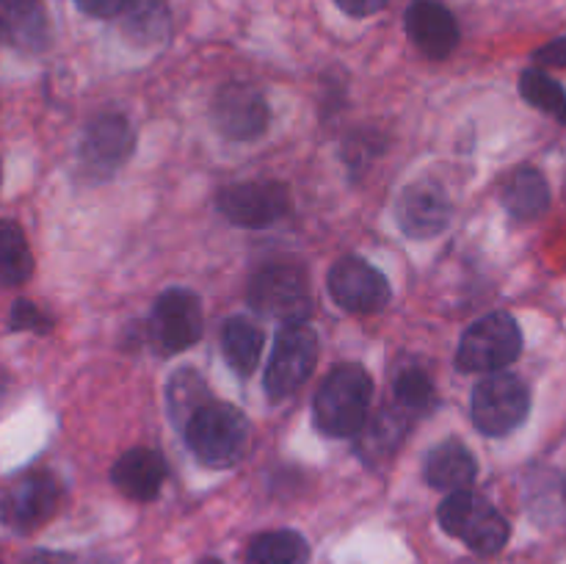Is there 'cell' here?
Returning a JSON list of instances; mask_svg holds the SVG:
<instances>
[{
    "label": "cell",
    "instance_id": "d6986e66",
    "mask_svg": "<svg viewBox=\"0 0 566 564\" xmlns=\"http://www.w3.org/2000/svg\"><path fill=\"white\" fill-rule=\"evenodd\" d=\"M503 208L520 221L539 219L551 208V186H547L545 175L534 166H523V169L512 171L506 182H503Z\"/></svg>",
    "mask_w": 566,
    "mask_h": 564
},
{
    "label": "cell",
    "instance_id": "ffe728a7",
    "mask_svg": "<svg viewBox=\"0 0 566 564\" xmlns=\"http://www.w3.org/2000/svg\"><path fill=\"white\" fill-rule=\"evenodd\" d=\"M263 330L249 318H227L221 326V352L238 376H252L263 357Z\"/></svg>",
    "mask_w": 566,
    "mask_h": 564
},
{
    "label": "cell",
    "instance_id": "7a4b0ae2",
    "mask_svg": "<svg viewBox=\"0 0 566 564\" xmlns=\"http://www.w3.org/2000/svg\"><path fill=\"white\" fill-rule=\"evenodd\" d=\"M188 448L208 468H232L247 453L249 420L232 404L210 401L186 426Z\"/></svg>",
    "mask_w": 566,
    "mask_h": 564
},
{
    "label": "cell",
    "instance_id": "4fadbf2b",
    "mask_svg": "<svg viewBox=\"0 0 566 564\" xmlns=\"http://www.w3.org/2000/svg\"><path fill=\"white\" fill-rule=\"evenodd\" d=\"M453 202L448 197L446 188L434 180H418L409 182L401 191L396 202V221L403 230V236L418 238H434L451 224Z\"/></svg>",
    "mask_w": 566,
    "mask_h": 564
},
{
    "label": "cell",
    "instance_id": "ac0fdd59",
    "mask_svg": "<svg viewBox=\"0 0 566 564\" xmlns=\"http://www.w3.org/2000/svg\"><path fill=\"white\" fill-rule=\"evenodd\" d=\"M409 426H412V415L403 412L398 404L396 407H381L374 415V420H365L363 431H359L357 451L363 453L365 462H381V459L392 457L398 451Z\"/></svg>",
    "mask_w": 566,
    "mask_h": 564
},
{
    "label": "cell",
    "instance_id": "f1b7e54d",
    "mask_svg": "<svg viewBox=\"0 0 566 564\" xmlns=\"http://www.w3.org/2000/svg\"><path fill=\"white\" fill-rule=\"evenodd\" d=\"M75 3L77 9L86 11L88 17H99V20H105V17L122 14L130 0H75Z\"/></svg>",
    "mask_w": 566,
    "mask_h": 564
},
{
    "label": "cell",
    "instance_id": "7402d4cb",
    "mask_svg": "<svg viewBox=\"0 0 566 564\" xmlns=\"http://www.w3.org/2000/svg\"><path fill=\"white\" fill-rule=\"evenodd\" d=\"M6 31L9 39L22 50H39L48 48L50 42V20L48 11L39 0H14L9 6V20H6Z\"/></svg>",
    "mask_w": 566,
    "mask_h": 564
},
{
    "label": "cell",
    "instance_id": "d6a6232c",
    "mask_svg": "<svg viewBox=\"0 0 566 564\" xmlns=\"http://www.w3.org/2000/svg\"><path fill=\"white\" fill-rule=\"evenodd\" d=\"M199 564H221V562H219V558H202Z\"/></svg>",
    "mask_w": 566,
    "mask_h": 564
},
{
    "label": "cell",
    "instance_id": "7c38bea8",
    "mask_svg": "<svg viewBox=\"0 0 566 564\" xmlns=\"http://www.w3.org/2000/svg\"><path fill=\"white\" fill-rule=\"evenodd\" d=\"M221 136L232 142H252L269 127V103L252 83H227L216 92L210 108Z\"/></svg>",
    "mask_w": 566,
    "mask_h": 564
},
{
    "label": "cell",
    "instance_id": "8992f818",
    "mask_svg": "<svg viewBox=\"0 0 566 564\" xmlns=\"http://www.w3.org/2000/svg\"><path fill=\"white\" fill-rule=\"evenodd\" d=\"M531 409V393L520 376L497 370L486 374L473 390V420L479 431L503 437L517 429Z\"/></svg>",
    "mask_w": 566,
    "mask_h": 564
},
{
    "label": "cell",
    "instance_id": "8fae6325",
    "mask_svg": "<svg viewBox=\"0 0 566 564\" xmlns=\"http://www.w3.org/2000/svg\"><path fill=\"white\" fill-rule=\"evenodd\" d=\"M326 285L332 299L348 313H379L392 296L387 276L363 258L337 260L329 269Z\"/></svg>",
    "mask_w": 566,
    "mask_h": 564
},
{
    "label": "cell",
    "instance_id": "cb8c5ba5",
    "mask_svg": "<svg viewBox=\"0 0 566 564\" xmlns=\"http://www.w3.org/2000/svg\"><path fill=\"white\" fill-rule=\"evenodd\" d=\"M310 545L296 531H265L254 536L247 564H307Z\"/></svg>",
    "mask_w": 566,
    "mask_h": 564
},
{
    "label": "cell",
    "instance_id": "3957f363",
    "mask_svg": "<svg viewBox=\"0 0 566 564\" xmlns=\"http://www.w3.org/2000/svg\"><path fill=\"white\" fill-rule=\"evenodd\" d=\"M437 520L448 534L462 540L470 551L481 553V556H495L512 534L506 518L473 490L451 492L440 503Z\"/></svg>",
    "mask_w": 566,
    "mask_h": 564
},
{
    "label": "cell",
    "instance_id": "9c48e42d",
    "mask_svg": "<svg viewBox=\"0 0 566 564\" xmlns=\"http://www.w3.org/2000/svg\"><path fill=\"white\" fill-rule=\"evenodd\" d=\"M149 326H153V343L160 354L186 352L202 337V304L191 291H182V288L160 293Z\"/></svg>",
    "mask_w": 566,
    "mask_h": 564
},
{
    "label": "cell",
    "instance_id": "f546056e",
    "mask_svg": "<svg viewBox=\"0 0 566 564\" xmlns=\"http://www.w3.org/2000/svg\"><path fill=\"white\" fill-rule=\"evenodd\" d=\"M536 61H542L547 66H566V36L536 50Z\"/></svg>",
    "mask_w": 566,
    "mask_h": 564
},
{
    "label": "cell",
    "instance_id": "d590c367",
    "mask_svg": "<svg viewBox=\"0 0 566 564\" xmlns=\"http://www.w3.org/2000/svg\"><path fill=\"white\" fill-rule=\"evenodd\" d=\"M564 492H566V490H564Z\"/></svg>",
    "mask_w": 566,
    "mask_h": 564
},
{
    "label": "cell",
    "instance_id": "2e32d148",
    "mask_svg": "<svg viewBox=\"0 0 566 564\" xmlns=\"http://www.w3.org/2000/svg\"><path fill=\"white\" fill-rule=\"evenodd\" d=\"M111 479L122 495L133 501H153L166 481V462L153 448H133L116 459Z\"/></svg>",
    "mask_w": 566,
    "mask_h": 564
},
{
    "label": "cell",
    "instance_id": "1f68e13d",
    "mask_svg": "<svg viewBox=\"0 0 566 564\" xmlns=\"http://www.w3.org/2000/svg\"><path fill=\"white\" fill-rule=\"evenodd\" d=\"M28 564H75V562H72V556H66V553L44 551V553H36Z\"/></svg>",
    "mask_w": 566,
    "mask_h": 564
},
{
    "label": "cell",
    "instance_id": "e575fe53",
    "mask_svg": "<svg viewBox=\"0 0 566 564\" xmlns=\"http://www.w3.org/2000/svg\"><path fill=\"white\" fill-rule=\"evenodd\" d=\"M0 177H3V175H0Z\"/></svg>",
    "mask_w": 566,
    "mask_h": 564
},
{
    "label": "cell",
    "instance_id": "ba28073f",
    "mask_svg": "<svg viewBox=\"0 0 566 564\" xmlns=\"http://www.w3.org/2000/svg\"><path fill=\"white\" fill-rule=\"evenodd\" d=\"M216 208L232 224L260 230V227L280 221L291 210V194L282 182H235V186L221 188L219 197H216Z\"/></svg>",
    "mask_w": 566,
    "mask_h": 564
},
{
    "label": "cell",
    "instance_id": "30bf717a",
    "mask_svg": "<svg viewBox=\"0 0 566 564\" xmlns=\"http://www.w3.org/2000/svg\"><path fill=\"white\" fill-rule=\"evenodd\" d=\"M59 501L61 487L55 476L44 473V470H33V473H25L6 490L3 501H0V518L14 531L28 534V531H36L39 525L53 518Z\"/></svg>",
    "mask_w": 566,
    "mask_h": 564
},
{
    "label": "cell",
    "instance_id": "9a60e30c",
    "mask_svg": "<svg viewBox=\"0 0 566 564\" xmlns=\"http://www.w3.org/2000/svg\"><path fill=\"white\" fill-rule=\"evenodd\" d=\"M407 33L429 59H448L459 44L457 17L437 0H415L407 9Z\"/></svg>",
    "mask_w": 566,
    "mask_h": 564
},
{
    "label": "cell",
    "instance_id": "4316f807",
    "mask_svg": "<svg viewBox=\"0 0 566 564\" xmlns=\"http://www.w3.org/2000/svg\"><path fill=\"white\" fill-rule=\"evenodd\" d=\"M392 393H396V404L409 412L415 415H426L434 409L437 404V390H434V382L429 379V374H423L420 368H407L396 376L392 382Z\"/></svg>",
    "mask_w": 566,
    "mask_h": 564
},
{
    "label": "cell",
    "instance_id": "277c9868",
    "mask_svg": "<svg viewBox=\"0 0 566 564\" xmlns=\"http://www.w3.org/2000/svg\"><path fill=\"white\" fill-rule=\"evenodd\" d=\"M523 352V332L509 313H492L475 321L462 335L457 365L464 374H497Z\"/></svg>",
    "mask_w": 566,
    "mask_h": 564
},
{
    "label": "cell",
    "instance_id": "e0dca14e",
    "mask_svg": "<svg viewBox=\"0 0 566 564\" xmlns=\"http://www.w3.org/2000/svg\"><path fill=\"white\" fill-rule=\"evenodd\" d=\"M426 481H429L434 490L457 492L468 490L473 484L475 473H479V464H475L473 453L468 446H462L459 440H448L442 446L431 448V453L426 457Z\"/></svg>",
    "mask_w": 566,
    "mask_h": 564
},
{
    "label": "cell",
    "instance_id": "5bb4252c",
    "mask_svg": "<svg viewBox=\"0 0 566 564\" xmlns=\"http://www.w3.org/2000/svg\"><path fill=\"white\" fill-rule=\"evenodd\" d=\"M133 144H136V136H133V127L125 116L99 114L86 125L81 155L88 171L111 175L130 158Z\"/></svg>",
    "mask_w": 566,
    "mask_h": 564
},
{
    "label": "cell",
    "instance_id": "44dd1931",
    "mask_svg": "<svg viewBox=\"0 0 566 564\" xmlns=\"http://www.w3.org/2000/svg\"><path fill=\"white\" fill-rule=\"evenodd\" d=\"M166 401H169L171 424H177L186 431V426L191 424L193 415L202 412L210 404V387L197 368H180L169 379Z\"/></svg>",
    "mask_w": 566,
    "mask_h": 564
},
{
    "label": "cell",
    "instance_id": "484cf974",
    "mask_svg": "<svg viewBox=\"0 0 566 564\" xmlns=\"http://www.w3.org/2000/svg\"><path fill=\"white\" fill-rule=\"evenodd\" d=\"M520 94L525 97V103H531L542 114L553 116V119L566 125V92L562 83L553 81L547 72L525 70L520 75Z\"/></svg>",
    "mask_w": 566,
    "mask_h": 564
},
{
    "label": "cell",
    "instance_id": "603a6c76",
    "mask_svg": "<svg viewBox=\"0 0 566 564\" xmlns=\"http://www.w3.org/2000/svg\"><path fill=\"white\" fill-rule=\"evenodd\" d=\"M169 22L166 0H130L122 11V31L133 44H155L166 39Z\"/></svg>",
    "mask_w": 566,
    "mask_h": 564
},
{
    "label": "cell",
    "instance_id": "d4e9b609",
    "mask_svg": "<svg viewBox=\"0 0 566 564\" xmlns=\"http://www.w3.org/2000/svg\"><path fill=\"white\" fill-rule=\"evenodd\" d=\"M33 274L25 232L14 221H0V285H22Z\"/></svg>",
    "mask_w": 566,
    "mask_h": 564
},
{
    "label": "cell",
    "instance_id": "4dcf8cb0",
    "mask_svg": "<svg viewBox=\"0 0 566 564\" xmlns=\"http://www.w3.org/2000/svg\"><path fill=\"white\" fill-rule=\"evenodd\" d=\"M335 3L340 6V9L346 11V14L368 17V14H374V11L385 9V6L390 3V0H335Z\"/></svg>",
    "mask_w": 566,
    "mask_h": 564
},
{
    "label": "cell",
    "instance_id": "6da1fadb",
    "mask_svg": "<svg viewBox=\"0 0 566 564\" xmlns=\"http://www.w3.org/2000/svg\"><path fill=\"white\" fill-rule=\"evenodd\" d=\"M374 379L357 363H343L315 393V424L329 437H357L368 420Z\"/></svg>",
    "mask_w": 566,
    "mask_h": 564
},
{
    "label": "cell",
    "instance_id": "5b68a950",
    "mask_svg": "<svg viewBox=\"0 0 566 564\" xmlns=\"http://www.w3.org/2000/svg\"><path fill=\"white\" fill-rule=\"evenodd\" d=\"M318 363V335L310 324H285L276 335L269 368H265V393L274 401L293 396Z\"/></svg>",
    "mask_w": 566,
    "mask_h": 564
},
{
    "label": "cell",
    "instance_id": "52a82bcc",
    "mask_svg": "<svg viewBox=\"0 0 566 564\" xmlns=\"http://www.w3.org/2000/svg\"><path fill=\"white\" fill-rule=\"evenodd\" d=\"M249 304L254 313L282 324H298L310 315V282L298 265H265L249 285Z\"/></svg>",
    "mask_w": 566,
    "mask_h": 564
},
{
    "label": "cell",
    "instance_id": "83f0119b",
    "mask_svg": "<svg viewBox=\"0 0 566 564\" xmlns=\"http://www.w3.org/2000/svg\"><path fill=\"white\" fill-rule=\"evenodd\" d=\"M11 330H31V332H50V318L31 302H17L11 307L9 318Z\"/></svg>",
    "mask_w": 566,
    "mask_h": 564
},
{
    "label": "cell",
    "instance_id": "836d02e7",
    "mask_svg": "<svg viewBox=\"0 0 566 564\" xmlns=\"http://www.w3.org/2000/svg\"><path fill=\"white\" fill-rule=\"evenodd\" d=\"M3 33H6V25H3V20H0V42H3Z\"/></svg>",
    "mask_w": 566,
    "mask_h": 564
}]
</instances>
